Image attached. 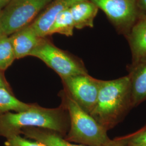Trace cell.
<instances>
[{"mask_svg":"<svg viewBox=\"0 0 146 146\" xmlns=\"http://www.w3.org/2000/svg\"><path fill=\"white\" fill-rule=\"evenodd\" d=\"M70 127L68 111L62 104L47 108L33 104L21 111H8L0 115V136L7 139L21 135L23 128L35 127L54 131L65 136Z\"/></svg>","mask_w":146,"mask_h":146,"instance_id":"obj_1","label":"cell"},{"mask_svg":"<svg viewBox=\"0 0 146 146\" xmlns=\"http://www.w3.org/2000/svg\"><path fill=\"white\" fill-rule=\"evenodd\" d=\"M133 108L128 76L101 80L99 93L91 115L107 131L114 128Z\"/></svg>","mask_w":146,"mask_h":146,"instance_id":"obj_2","label":"cell"},{"mask_svg":"<svg viewBox=\"0 0 146 146\" xmlns=\"http://www.w3.org/2000/svg\"><path fill=\"white\" fill-rule=\"evenodd\" d=\"M59 96L70 119L69 129L64 137L66 140L86 146H107L113 143L107 131L63 89Z\"/></svg>","mask_w":146,"mask_h":146,"instance_id":"obj_3","label":"cell"},{"mask_svg":"<svg viewBox=\"0 0 146 146\" xmlns=\"http://www.w3.org/2000/svg\"><path fill=\"white\" fill-rule=\"evenodd\" d=\"M29 56L42 60L61 79L88 74L84 63L80 58L58 48L46 37L41 38Z\"/></svg>","mask_w":146,"mask_h":146,"instance_id":"obj_4","label":"cell"},{"mask_svg":"<svg viewBox=\"0 0 146 146\" xmlns=\"http://www.w3.org/2000/svg\"><path fill=\"white\" fill-rule=\"evenodd\" d=\"M52 1L11 0L1 11V29L8 36L30 25L40 11Z\"/></svg>","mask_w":146,"mask_h":146,"instance_id":"obj_5","label":"cell"},{"mask_svg":"<svg viewBox=\"0 0 146 146\" xmlns=\"http://www.w3.org/2000/svg\"><path fill=\"white\" fill-rule=\"evenodd\" d=\"M101 9L116 30L125 36L137 21V0H90Z\"/></svg>","mask_w":146,"mask_h":146,"instance_id":"obj_6","label":"cell"},{"mask_svg":"<svg viewBox=\"0 0 146 146\" xmlns=\"http://www.w3.org/2000/svg\"><path fill=\"white\" fill-rule=\"evenodd\" d=\"M63 90L89 114L96 103L101 80L88 74L62 78Z\"/></svg>","mask_w":146,"mask_h":146,"instance_id":"obj_7","label":"cell"},{"mask_svg":"<svg viewBox=\"0 0 146 146\" xmlns=\"http://www.w3.org/2000/svg\"><path fill=\"white\" fill-rule=\"evenodd\" d=\"M87 0H52L31 25L40 37H46L55 18L76 3Z\"/></svg>","mask_w":146,"mask_h":146,"instance_id":"obj_8","label":"cell"},{"mask_svg":"<svg viewBox=\"0 0 146 146\" xmlns=\"http://www.w3.org/2000/svg\"><path fill=\"white\" fill-rule=\"evenodd\" d=\"M127 75L131 84L133 107L146 100V55L128 68Z\"/></svg>","mask_w":146,"mask_h":146,"instance_id":"obj_9","label":"cell"},{"mask_svg":"<svg viewBox=\"0 0 146 146\" xmlns=\"http://www.w3.org/2000/svg\"><path fill=\"white\" fill-rule=\"evenodd\" d=\"M11 35L9 38L16 59L29 56L42 38L37 35L31 24L21 28Z\"/></svg>","mask_w":146,"mask_h":146,"instance_id":"obj_10","label":"cell"},{"mask_svg":"<svg viewBox=\"0 0 146 146\" xmlns=\"http://www.w3.org/2000/svg\"><path fill=\"white\" fill-rule=\"evenodd\" d=\"M131 48L132 62L146 55V17H139L126 36Z\"/></svg>","mask_w":146,"mask_h":146,"instance_id":"obj_11","label":"cell"},{"mask_svg":"<svg viewBox=\"0 0 146 146\" xmlns=\"http://www.w3.org/2000/svg\"><path fill=\"white\" fill-rule=\"evenodd\" d=\"M75 28L81 29L85 27L93 28L94 19L99 8L90 0L80 2L69 8Z\"/></svg>","mask_w":146,"mask_h":146,"instance_id":"obj_12","label":"cell"},{"mask_svg":"<svg viewBox=\"0 0 146 146\" xmlns=\"http://www.w3.org/2000/svg\"><path fill=\"white\" fill-rule=\"evenodd\" d=\"M21 134L28 139L40 142L46 146H86L72 143L57 132L47 129L25 128L22 129Z\"/></svg>","mask_w":146,"mask_h":146,"instance_id":"obj_13","label":"cell"},{"mask_svg":"<svg viewBox=\"0 0 146 146\" xmlns=\"http://www.w3.org/2000/svg\"><path fill=\"white\" fill-rule=\"evenodd\" d=\"M32 105L17 99L13 92L0 88V115L8 111H24L30 108Z\"/></svg>","mask_w":146,"mask_h":146,"instance_id":"obj_14","label":"cell"},{"mask_svg":"<svg viewBox=\"0 0 146 146\" xmlns=\"http://www.w3.org/2000/svg\"><path fill=\"white\" fill-rule=\"evenodd\" d=\"M74 28L71 13L69 9H68L62 11L55 18L49 31L48 36L58 33L66 36H71L73 35Z\"/></svg>","mask_w":146,"mask_h":146,"instance_id":"obj_15","label":"cell"},{"mask_svg":"<svg viewBox=\"0 0 146 146\" xmlns=\"http://www.w3.org/2000/svg\"><path fill=\"white\" fill-rule=\"evenodd\" d=\"M16 59L9 37L5 34L0 36V70L5 72Z\"/></svg>","mask_w":146,"mask_h":146,"instance_id":"obj_16","label":"cell"},{"mask_svg":"<svg viewBox=\"0 0 146 146\" xmlns=\"http://www.w3.org/2000/svg\"><path fill=\"white\" fill-rule=\"evenodd\" d=\"M113 141L121 146L146 143V125L133 134L116 138Z\"/></svg>","mask_w":146,"mask_h":146,"instance_id":"obj_17","label":"cell"},{"mask_svg":"<svg viewBox=\"0 0 146 146\" xmlns=\"http://www.w3.org/2000/svg\"><path fill=\"white\" fill-rule=\"evenodd\" d=\"M5 145V146H46L40 142L26 139L21 135L13 136L7 139Z\"/></svg>","mask_w":146,"mask_h":146,"instance_id":"obj_18","label":"cell"},{"mask_svg":"<svg viewBox=\"0 0 146 146\" xmlns=\"http://www.w3.org/2000/svg\"><path fill=\"white\" fill-rule=\"evenodd\" d=\"M137 7L139 17H146V0H137Z\"/></svg>","mask_w":146,"mask_h":146,"instance_id":"obj_19","label":"cell"},{"mask_svg":"<svg viewBox=\"0 0 146 146\" xmlns=\"http://www.w3.org/2000/svg\"><path fill=\"white\" fill-rule=\"evenodd\" d=\"M4 72L0 70V88L5 89L12 92L11 86L5 76Z\"/></svg>","mask_w":146,"mask_h":146,"instance_id":"obj_20","label":"cell"},{"mask_svg":"<svg viewBox=\"0 0 146 146\" xmlns=\"http://www.w3.org/2000/svg\"><path fill=\"white\" fill-rule=\"evenodd\" d=\"M11 0H0V8L2 9L5 7Z\"/></svg>","mask_w":146,"mask_h":146,"instance_id":"obj_21","label":"cell"},{"mask_svg":"<svg viewBox=\"0 0 146 146\" xmlns=\"http://www.w3.org/2000/svg\"><path fill=\"white\" fill-rule=\"evenodd\" d=\"M146 146V143H142V144H139V145H128V146Z\"/></svg>","mask_w":146,"mask_h":146,"instance_id":"obj_22","label":"cell"},{"mask_svg":"<svg viewBox=\"0 0 146 146\" xmlns=\"http://www.w3.org/2000/svg\"><path fill=\"white\" fill-rule=\"evenodd\" d=\"M120 146L119 145H117V144H116L115 142H114V141H113V143H111V144H110V145H108V146Z\"/></svg>","mask_w":146,"mask_h":146,"instance_id":"obj_23","label":"cell"},{"mask_svg":"<svg viewBox=\"0 0 146 146\" xmlns=\"http://www.w3.org/2000/svg\"><path fill=\"white\" fill-rule=\"evenodd\" d=\"M3 34H3V31H2V30H1V28H0V36H1V35H2Z\"/></svg>","mask_w":146,"mask_h":146,"instance_id":"obj_24","label":"cell"},{"mask_svg":"<svg viewBox=\"0 0 146 146\" xmlns=\"http://www.w3.org/2000/svg\"><path fill=\"white\" fill-rule=\"evenodd\" d=\"M1 11H1V9L0 8V16H1Z\"/></svg>","mask_w":146,"mask_h":146,"instance_id":"obj_25","label":"cell"}]
</instances>
